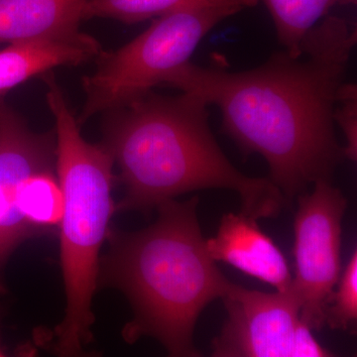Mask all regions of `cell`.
Instances as JSON below:
<instances>
[{
  "label": "cell",
  "mask_w": 357,
  "mask_h": 357,
  "mask_svg": "<svg viewBox=\"0 0 357 357\" xmlns=\"http://www.w3.org/2000/svg\"><path fill=\"white\" fill-rule=\"evenodd\" d=\"M356 42L347 21L328 17L307 33L297 55L277 54L248 72L188 62L164 84L217 105L225 130L244 151L266 160L272 182L289 201L330 180L344 157L333 122Z\"/></svg>",
  "instance_id": "1"
},
{
  "label": "cell",
  "mask_w": 357,
  "mask_h": 357,
  "mask_svg": "<svg viewBox=\"0 0 357 357\" xmlns=\"http://www.w3.org/2000/svg\"><path fill=\"white\" fill-rule=\"evenodd\" d=\"M203 100L191 93L157 95L153 91L105 114L103 144L121 171L126 195L117 211L148 213L180 195L227 189L241 199V213L272 218L286 203L268 178L236 170L211 132Z\"/></svg>",
  "instance_id": "2"
},
{
  "label": "cell",
  "mask_w": 357,
  "mask_h": 357,
  "mask_svg": "<svg viewBox=\"0 0 357 357\" xmlns=\"http://www.w3.org/2000/svg\"><path fill=\"white\" fill-rule=\"evenodd\" d=\"M199 199L160 204L158 218L139 231L109 234L100 259L98 286L121 291L133 310L122 337L159 340L171 356H201L194 331L204 307L223 297L230 283L206 248Z\"/></svg>",
  "instance_id": "3"
},
{
  "label": "cell",
  "mask_w": 357,
  "mask_h": 357,
  "mask_svg": "<svg viewBox=\"0 0 357 357\" xmlns=\"http://www.w3.org/2000/svg\"><path fill=\"white\" fill-rule=\"evenodd\" d=\"M46 102L55 119L56 173L64 194L59 227L66 294L64 319L55 328L56 354L77 356L93 340V300L100 252L117 211L112 197L114 160L105 144L84 139L53 73L44 74Z\"/></svg>",
  "instance_id": "4"
},
{
  "label": "cell",
  "mask_w": 357,
  "mask_h": 357,
  "mask_svg": "<svg viewBox=\"0 0 357 357\" xmlns=\"http://www.w3.org/2000/svg\"><path fill=\"white\" fill-rule=\"evenodd\" d=\"M241 10L218 4L182 7L156 17L119 50H102L96 59V70L83 77L86 98L77 123L124 107L164 84L190 62L199 42L215 25Z\"/></svg>",
  "instance_id": "5"
},
{
  "label": "cell",
  "mask_w": 357,
  "mask_h": 357,
  "mask_svg": "<svg viewBox=\"0 0 357 357\" xmlns=\"http://www.w3.org/2000/svg\"><path fill=\"white\" fill-rule=\"evenodd\" d=\"M227 319L211 342L215 357L333 356L301 319L300 301L289 292L263 293L230 283L222 298Z\"/></svg>",
  "instance_id": "6"
},
{
  "label": "cell",
  "mask_w": 357,
  "mask_h": 357,
  "mask_svg": "<svg viewBox=\"0 0 357 357\" xmlns=\"http://www.w3.org/2000/svg\"><path fill=\"white\" fill-rule=\"evenodd\" d=\"M345 208L344 195L328 178L317 181L311 194L298 197L292 288L300 301L301 319L312 331L325 325L326 307L340 280Z\"/></svg>",
  "instance_id": "7"
},
{
  "label": "cell",
  "mask_w": 357,
  "mask_h": 357,
  "mask_svg": "<svg viewBox=\"0 0 357 357\" xmlns=\"http://www.w3.org/2000/svg\"><path fill=\"white\" fill-rule=\"evenodd\" d=\"M206 248L211 259L227 263L278 292L292 288L285 255L260 229L257 220L243 213L223 215L217 236L206 241Z\"/></svg>",
  "instance_id": "8"
},
{
  "label": "cell",
  "mask_w": 357,
  "mask_h": 357,
  "mask_svg": "<svg viewBox=\"0 0 357 357\" xmlns=\"http://www.w3.org/2000/svg\"><path fill=\"white\" fill-rule=\"evenodd\" d=\"M102 51L98 40L79 28L9 43L0 50V96L55 68L96 60Z\"/></svg>",
  "instance_id": "9"
},
{
  "label": "cell",
  "mask_w": 357,
  "mask_h": 357,
  "mask_svg": "<svg viewBox=\"0 0 357 357\" xmlns=\"http://www.w3.org/2000/svg\"><path fill=\"white\" fill-rule=\"evenodd\" d=\"M88 0H0V43L77 29Z\"/></svg>",
  "instance_id": "10"
},
{
  "label": "cell",
  "mask_w": 357,
  "mask_h": 357,
  "mask_svg": "<svg viewBox=\"0 0 357 357\" xmlns=\"http://www.w3.org/2000/svg\"><path fill=\"white\" fill-rule=\"evenodd\" d=\"M20 211L30 236L59 231L64 215V194L57 173H37L23 181Z\"/></svg>",
  "instance_id": "11"
},
{
  "label": "cell",
  "mask_w": 357,
  "mask_h": 357,
  "mask_svg": "<svg viewBox=\"0 0 357 357\" xmlns=\"http://www.w3.org/2000/svg\"><path fill=\"white\" fill-rule=\"evenodd\" d=\"M259 1V0H258ZM271 14L277 36L286 52L297 55L307 33L333 7L356 0H262Z\"/></svg>",
  "instance_id": "12"
},
{
  "label": "cell",
  "mask_w": 357,
  "mask_h": 357,
  "mask_svg": "<svg viewBox=\"0 0 357 357\" xmlns=\"http://www.w3.org/2000/svg\"><path fill=\"white\" fill-rule=\"evenodd\" d=\"M258 0H88L83 20L109 18L133 24L185 6L218 4L243 9L255 6Z\"/></svg>",
  "instance_id": "13"
},
{
  "label": "cell",
  "mask_w": 357,
  "mask_h": 357,
  "mask_svg": "<svg viewBox=\"0 0 357 357\" xmlns=\"http://www.w3.org/2000/svg\"><path fill=\"white\" fill-rule=\"evenodd\" d=\"M337 291H333L326 307V324L333 328L356 331L357 321V252L352 253L344 273L340 274Z\"/></svg>",
  "instance_id": "14"
},
{
  "label": "cell",
  "mask_w": 357,
  "mask_h": 357,
  "mask_svg": "<svg viewBox=\"0 0 357 357\" xmlns=\"http://www.w3.org/2000/svg\"><path fill=\"white\" fill-rule=\"evenodd\" d=\"M357 98L354 84H344L335 110V121L344 131L347 145L344 148V157L356 161L357 152Z\"/></svg>",
  "instance_id": "15"
},
{
  "label": "cell",
  "mask_w": 357,
  "mask_h": 357,
  "mask_svg": "<svg viewBox=\"0 0 357 357\" xmlns=\"http://www.w3.org/2000/svg\"><path fill=\"white\" fill-rule=\"evenodd\" d=\"M0 317H1V312H0Z\"/></svg>",
  "instance_id": "16"
}]
</instances>
